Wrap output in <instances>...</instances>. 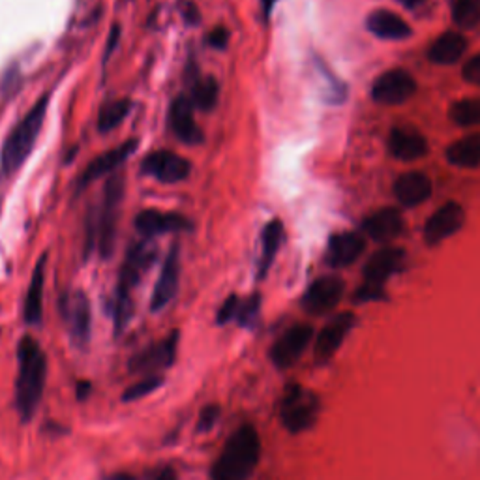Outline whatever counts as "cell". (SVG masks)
<instances>
[{"instance_id":"obj_1","label":"cell","mask_w":480,"mask_h":480,"mask_svg":"<svg viewBox=\"0 0 480 480\" xmlns=\"http://www.w3.org/2000/svg\"><path fill=\"white\" fill-rule=\"evenodd\" d=\"M47 359L40 343L32 336H23L17 345V381L15 405L23 423L35 417L46 387Z\"/></svg>"},{"instance_id":"obj_2","label":"cell","mask_w":480,"mask_h":480,"mask_svg":"<svg viewBox=\"0 0 480 480\" xmlns=\"http://www.w3.org/2000/svg\"><path fill=\"white\" fill-rule=\"evenodd\" d=\"M156 258L158 251L150 240H139L126 251L113 297V323L117 334L130 325L134 317V290L156 263Z\"/></svg>"},{"instance_id":"obj_3","label":"cell","mask_w":480,"mask_h":480,"mask_svg":"<svg viewBox=\"0 0 480 480\" xmlns=\"http://www.w3.org/2000/svg\"><path fill=\"white\" fill-rule=\"evenodd\" d=\"M261 460V439L251 424L235 430L212 465V480H248Z\"/></svg>"},{"instance_id":"obj_4","label":"cell","mask_w":480,"mask_h":480,"mask_svg":"<svg viewBox=\"0 0 480 480\" xmlns=\"http://www.w3.org/2000/svg\"><path fill=\"white\" fill-rule=\"evenodd\" d=\"M124 199V175L113 173L104 188L100 207L88 216L87 228V255L96 246L102 260H109L117 242L120 207Z\"/></svg>"},{"instance_id":"obj_5","label":"cell","mask_w":480,"mask_h":480,"mask_svg":"<svg viewBox=\"0 0 480 480\" xmlns=\"http://www.w3.org/2000/svg\"><path fill=\"white\" fill-rule=\"evenodd\" d=\"M49 107V94H44L42 98L28 109V113L12 128L8 134L3 152H0V173L3 177L15 175L23 164L28 159L30 152L35 150L36 139L42 132Z\"/></svg>"},{"instance_id":"obj_6","label":"cell","mask_w":480,"mask_h":480,"mask_svg":"<svg viewBox=\"0 0 480 480\" xmlns=\"http://www.w3.org/2000/svg\"><path fill=\"white\" fill-rule=\"evenodd\" d=\"M319 413H322V400L315 393L299 383H290L285 387L278 405V414L287 432L297 435L310 430L317 423Z\"/></svg>"},{"instance_id":"obj_7","label":"cell","mask_w":480,"mask_h":480,"mask_svg":"<svg viewBox=\"0 0 480 480\" xmlns=\"http://www.w3.org/2000/svg\"><path fill=\"white\" fill-rule=\"evenodd\" d=\"M405 253L400 248H383L375 251L364 267V283L355 293L357 302L379 301L385 297V281L403 267Z\"/></svg>"},{"instance_id":"obj_8","label":"cell","mask_w":480,"mask_h":480,"mask_svg":"<svg viewBox=\"0 0 480 480\" xmlns=\"http://www.w3.org/2000/svg\"><path fill=\"white\" fill-rule=\"evenodd\" d=\"M60 311L64 323H66L70 342L77 349H87L92 332V308L87 293L81 290L64 293Z\"/></svg>"},{"instance_id":"obj_9","label":"cell","mask_w":480,"mask_h":480,"mask_svg":"<svg viewBox=\"0 0 480 480\" xmlns=\"http://www.w3.org/2000/svg\"><path fill=\"white\" fill-rule=\"evenodd\" d=\"M313 340V327L306 323H297L293 327L287 329L271 347V361L276 368L287 370L295 366L301 357L304 355V351Z\"/></svg>"},{"instance_id":"obj_10","label":"cell","mask_w":480,"mask_h":480,"mask_svg":"<svg viewBox=\"0 0 480 480\" xmlns=\"http://www.w3.org/2000/svg\"><path fill=\"white\" fill-rule=\"evenodd\" d=\"M191 164L171 150H154L141 162V173L162 184H179L189 177Z\"/></svg>"},{"instance_id":"obj_11","label":"cell","mask_w":480,"mask_h":480,"mask_svg":"<svg viewBox=\"0 0 480 480\" xmlns=\"http://www.w3.org/2000/svg\"><path fill=\"white\" fill-rule=\"evenodd\" d=\"M179 331L169 332L162 342L152 343L150 347L139 351L130 361V372L156 375L162 370H168L175 364L179 349Z\"/></svg>"},{"instance_id":"obj_12","label":"cell","mask_w":480,"mask_h":480,"mask_svg":"<svg viewBox=\"0 0 480 480\" xmlns=\"http://www.w3.org/2000/svg\"><path fill=\"white\" fill-rule=\"evenodd\" d=\"M357 317L351 311H343L334 315L331 322L319 331L313 345V359L317 364H327L343 343V340L353 331Z\"/></svg>"},{"instance_id":"obj_13","label":"cell","mask_w":480,"mask_h":480,"mask_svg":"<svg viewBox=\"0 0 480 480\" xmlns=\"http://www.w3.org/2000/svg\"><path fill=\"white\" fill-rule=\"evenodd\" d=\"M345 291V283L338 276H322L317 278L302 297V308L310 315H327L342 301Z\"/></svg>"},{"instance_id":"obj_14","label":"cell","mask_w":480,"mask_h":480,"mask_svg":"<svg viewBox=\"0 0 480 480\" xmlns=\"http://www.w3.org/2000/svg\"><path fill=\"white\" fill-rule=\"evenodd\" d=\"M194 106H191L189 98L186 94L177 96L171 102L168 111V128L169 132L184 145H199L203 143L205 136L199 130L194 115Z\"/></svg>"},{"instance_id":"obj_15","label":"cell","mask_w":480,"mask_h":480,"mask_svg":"<svg viewBox=\"0 0 480 480\" xmlns=\"http://www.w3.org/2000/svg\"><path fill=\"white\" fill-rule=\"evenodd\" d=\"M417 92V81L403 70H391L379 76L372 87V98L385 106H398L407 102Z\"/></svg>"},{"instance_id":"obj_16","label":"cell","mask_w":480,"mask_h":480,"mask_svg":"<svg viewBox=\"0 0 480 480\" xmlns=\"http://www.w3.org/2000/svg\"><path fill=\"white\" fill-rule=\"evenodd\" d=\"M179 283H180V250L179 244H175L171 246L168 258L162 265V271H159L158 281L154 285L152 299H150L152 313L168 308V304L177 297Z\"/></svg>"},{"instance_id":"obj_17","label":"cell","mask_w":480,"mask_h":480,"mask_svg":"<svg viewBox=\"0 0 480 480\" xmlns=\"http://www.w3.org/2000/svg\"><path fill=\"white\" fill-rule=\"evenodd\" d=\"M136 230L141 237L152 239L158 235L189 231L191 221L179 212H166L158 209H147L136 216Z\"/></svg>"},{"instance_id":"obj_18","label":"cell","mask_w":480,"mask_h":480,"mask_svg":"<svg viewBox=\"0 0 480 480\" xmlns=\"http://www.w3.org/2000/svg\"><path fill=\"white\" fill-rule=\"evenodd\" d=\"M139 147V141L134 138V139H128L124 141L122 145L96 156L92 162L85 168L83 175L79 177V182H77V189H83L85 186L92 184L94 180L102 179L104 175H109V173H115L128 158H130Z\"/></svg>"},{"instance_id":"obj_19","label":"cell","mask_w":480,"mask_h":480,"mask_svg":"<svg viewBox=\"0 0 480 480\" xmlns=\"http://www.w3.org/2000/svg\"><path fill=\"white\" fill-rule=\"evenodd\" d=\"M464 223H465L464 209L454 201L444 203L426 221V228H424L426 242L430 246L443 242L444 239L456 235L464 228Z\"/></svg>"},{"instance_id":"obj_20","label":"cell","mask_w":480,"mask_h":480,"mask_svg":"<svg viewBox=\"0 0 480 480\" xmlns=\"http://www.w3.org/2000/svg\"><path fill=\"white\" fill-rule=\"evenodd\" d=\"M364 239L359 233H338L329 240L327 263L334 269L353 265L364 251Z\"/></svg>"},{"instance_id":"obj_21","label":"cell","mask_w":480,"mask_h":480,"mask_svg":"<svg viewBox=\"0 0 480 480\" xmlns=\"http://www.w3.org/2000/svg\"><path fill=\"white\" fill-rule=\"evenodd\" d=\"M46 261L47 255H42L40 261L32 272V280L28 285V291L25 297L23 306V319L30 327H38L44 317V283H46Z\"/></svg>"},{"instance_id":"obj_22","label":"cell","mask_w":480,"mask_h":480,"mask_svg":"<svg viewBox=\"0 0 480 480\" xmlns=\"http://www.w3.org/2000/svg\"><path fill=\"white\" fill-rule=\"evenodd\" d=\"M363 230L377 242H391L403 231V218L396 209H381L364 220Z\"/></svg>"},{"instance_id":"obj_23","label":"cell","mask_w":480,"mask_h":480,"mask_svg":"<svg viewBox=\"0 0 480 480\" xmlns=\"http://www.w3.org/2000/svg\"><path fill=\"white\" fill-rule=\"evenodd\" d=\"M389 150L402 162H413L428 152V143L423 134L413 128H394L389 136Z\"/></svg>"},{"instance_id":"obj_24","label":"cell","mask_w":480,"mask_h":480,"mask_svg":"<svg viewBox=\"0 0 480 480\" xmlns=\"http://www.w3.org/2000/svg\"><path fill=\"white\" fill-rule=\"evenodd\" d=\"M394 196L403 207H417L432 196V180L421 171L405 173L394 184Z\"/></svg>"},{"instance_id":"obj_25","label":"cell","mask_w":480,"mask_h":480,"mask_svg":"<svg viewBox=\"0 0 480 480\" xmlns=\"http://www.w3.org/2000/svg\"><path fill=\"white\" fill-rule=\"evenodd\" d=\"M368 30L383 40H403L411 35V26L391 10H375L370 14Z\"/></svg>"},{"instance_id":"obj_26","label":"cell","mask_w":480,"mask_h":480,"mask_svg":"<svg viewBox=\"0 0 480 480\" xmlns=\"http://www.w3.org/2000/svg\"><path fill=\"white\" fill-rule=\"evenodd\" d=\"M467 49V40L458 35V32H444L430 47L428 56L432 62L446 66V64H454L462 58Z\"/></svg>"},{"instance_id":"obj_27","label":"cell","mask_w":480,"mask_h":480,"mask_svg":"<svg viewBox=\"0 0 480 480\" xmlns=\"http://www.w3.org/2000/svg\"><path fill=\"white\" fill-rule=\"evenodd\" d=\"M283 240V223L280 220H271L261 231V255H260V265H258V278L263 280L267 272L271 271L278 250Z\"/></svg>"},{"instance_id":"obj_28","label":"cell","mask_w":480,"mask_h":480,"mask_svg":"<svg viewBox=\"0 0 480 480\" xmlns=\"http://www.w3.org/2000/svg\"><path fill=\"white\" fill-rule=\"evenodd\" d=\"M449 164L464 169H473L480 166V136H467L458 139L454 145L446 148Z\"/></svg>"},{"instance_id":"obj_29","label":"cell","mask_w":480,"mask_h":480,"mask_svg":"<svg viewBox=\"0 0 480 480\" xmlns=\"http://www.w3.org/2000/svg\"><path fill=\"white\" fill-rule=\"evenodd\" d=\"M218 96H220V85L212 76L198 77L189 88V102L196 109H201L205 113H210L218 106Z\"/></svg>"},{"instance_id":"obj_30","label":"cell","mask_w":480,"mask_h":480,"mask_svg":"<svg viewBox=\"0 0 480 480\" xmlns=\"http://www.w3.org/2000/svg\"><path fill=\"white\" fill-rule=\"evenodd\" d=\"M130 111H132V102L128 98L107 102L98 117V132L107 134L115 130V128H118L126 120V117L130 115Z\"/></svg>"},{"instance_id":"obj_31","label":"cell","mask_w":480,"mask_h":480,"mask_svg":"<svg viewBox=\"0 0 480 480\" xmlns=\"http://www.w3.org/2000/svg\"><path fill=\"white\" fill-rule=\"evenodd\" d=\"M453 19L462 28H475L480 23V0H451Z\"/></svg>"},{"instance_id":"obj_32","label":"cell","mask_w":480,"mask_h":480,"mask_svg":"<svg viewBox=\"0 0 480 480\" xmlns=\"http://www.w3.org/2000/svg\"><path fill=\"white\" fill-rule=\"evenodd\" d=\"M164 375H145L141 381L134 383L132 387H128L122 394V402H138L141 398H147L150 396L152 393H156L159 387L164 385Z\"/></svg>"},{"instance_id":"obj_33","label":"cell","mask_w":480,"mask_h":480,"mask_svg":"<svg viewBox=\"0 0 480 480\" xmlns=\"http://www.w3.org/2000/svg\"><path fill=\"white\" fill-rule=\"evenodd\" d=\"M451 118L460 126L480 124V98L460 100L451 107Z\"/></svg>"},{"instance_id":"obj_34","label":"cell","mask_w":480,"mask_h":480,"mask_svg":"<svg viewBox=\"0 0 480 480\" xmlns=\"http://www.w3.org/2000/svg\"><path fill=\"white\" fill-rule=\"evenodd\" d=\"M260 313H261V297L255 293V295L240 301L235 322L242 329H251V327H255V323L260 322Z\"/></svg>"},{"instance_id":"obj_35","label":"cell","mask_w":480,"mask_h":480,"mask_svg":"<svg viewBox=\"0 0 480 480\" xmlns=\"http://www.w3.org/2000/svg\"><path fill=\"white\" fill-rule=\"evenodd\" d=\"M220 405L216 403H210L207 407L201 409L199 413V419H198V426H196V432L198 434H209L220 421Z\"/></svg>"},{"instance_id":"obj_36","label":"cell","mask_w":480,"mask_h":480,"mask_svg":"<svg viewBox=\"0 0 480 480\" xmlns=\"http://www.w3.org/2000/svg\"><path fill=\"white\" fill-rule=\"evenodd\" d=\"M239 306H240V299L237 295H230L226 301H223V304L220 306V310L216 313V325L223 327V325L231 323L233 319L237 317Z\"/></svg>"},{"instance_id":"obj_37","label":"cell","mask_w":480,"mask_h":480,"mask_svg":"<svg viewBox=\"0 0 480 480\" xmlns=\"http://www.w3.org/2000/svg\"><path fill=\"white\" fill-rule=\"evenodd\" d=\"M21 87V74L17 70V66H12L10 70H6L5 77H3V85H0V88H3V96L5 98H12V96L19 90Z\"/></svg>"},{"instance_id":"obj_38","label":"cell","mask_w":480,"mask_h":480,"mask_svg":"<svg viewBox=\"0 0 480 480\" xmlns=\"http://www.w3.org/2000/svg\"><path fill=\"white\" fill-rule=\"evenodd\" d=\"M207 42L214 49H226L230 44V30L226 26H216L214 30L209 32Z\"/></svg>"},{"instance_id":"obj_39","label":"cell","mask_w":480,"mask_h":480,"mask_svg":"<svg viewBox=\"0 0 480 480\" xmlns=\"http://www.w3.org/2000/svg\"><path fill=\"white\" fill-rule=\"evenodd\" d=\"M464 79L471 85L480 87V55L469 58L464 66Z\"/></svg>"},{"instance_id":"obj_40","label":"cell","mask_w":480,"mask_h":480,"mask_svg":"<svg viewBox=\"0 0 480 480\" xmlns=\"http://www.w3.org/2000/svg\"><path fill=\"white\" fill-rule=\"evenodd\" d=\"M118 36H120V26H118V25H113V28H111V32H109V40H107V47H106V56H104V64L107 62V58L111 56L113 49L117 47V44H118Z\"/></svg>"},{"instance_id":"obj_41","label":"cell","mask_w":480,"mask_h":480,"mask_svg":"<svg viewBox=\"0 0 480 480\" xmlns=\"http://www.w3.org/2000/svg\"><path fill=\"white\" fill-rule=\"evenodd\" d=\"M184 17H186V21L189 23V25H198V21H199V12H198V8L194 6V5H188V6H184Z\"/></svg>"},{"instance_id":"obj_42","label":"cell","mask_w":480,"mask_h":480,"mask_svg":"<svg viewBox=\"0 0 480 480\" xmlns=\"http://www.w3.org/2000/svg\"><path fill=\"white\" fill-rule=\"evenodd\" d=\"M90 394V383L88 381H79L77 383V398L85 400Z\"/></svg>"},{"instance_id":"obj_43","label":"cell","mask_w":480,"mask_h":480,"mask_svg":"<svg viewBox=\"0 0 480 480\" xmlns=\"http://www.w3.org/2000/svg\"><path fill=\"white\" fill-rule=\"evenodd\" d=\"M156 480H177V473L173 467H164L162 471L158 473Z\"/></svg>"},{"instance_id":"obj_44","label":"cell","mask_w":480,"mask_h":480,"mask_svg":"<svg viewBox=\"0 0 480 480\" xmlns=\"http://www.w3.org/2000/svg\"><path fill=\"white\" fill-rule=\"evenodd\" d=\"M276 3H278V0H261V12H263L265 19H269V17H271V14H272V10H274Z\"/></svg>"},{"instance_id":"obj_45","label":"cell","mask_w":480,"mask_h":480,"mask_svg":"<svg viewBox=\"0 0 480 480\" xmlns=\"http://www.w3.org/2000/svg\"><path fill=\"white\" fill-rule=\"evenodd\" d=\"M104 480H138V478L134 475H128V473H115V475L106 476Z\"/></svg>"},{"instance_id":"obj_46","label":"cell","mask_w":480,"mask_h":480,"mask_svg":"<svg viewBox=\"0 0 480 480\" xmlns=\"http://www.w3.org/2000/svg\"><path fill=\"white\" fill-rule=\"evenodd\" d=\"M398 3L402 6H405V8H409V10H414L417 6H421L424 3V0H398Z\"/></svg>"}]
</instances>
